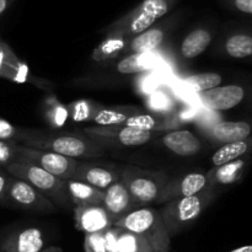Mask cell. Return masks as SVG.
<instances>
[{
  "label": "cell",
  "instance_id": "cell-43",
  "mask_svg": "<svg viewBox=\"0 0 252 252\" xmlns=\"http://www.w3.org/2000/svg\"><path fill=\"white\" fill-rule=\"evenodd\" d=\"M41 252H62L59 248H56V246H51V248L46 249V250H42Z\"/></svg>",
  "mask_w": 252,
  "mask_h": 252
},
{
  "label": "cell",
  "instance_id": "cell-15",
  "mask_svg": "<svg viewBox=\"0 0 252 252\" xmlns=\"http://www.w3.org/2000/svg\"><path fill=\"white\" fill-rule=\"evenodd\" d=\"M74 214L76 229L85 233V235L101 233L113 226V220L101 204L76 207Z\"/></svg>",
  "mask_w": 252,
  "mask_h": 252
},
{
  "label": "cell",
  "instance_id": "cell-1",
  "mask_svg": "<svg viewBox=\"0 0 252 252\" xmlns=\"http://www.w3.org/2000/svg\"><path fill=\"white\" fill-rule=\"evenodd\" d=\"M19 144L41 150L57 153L70 159H89L103 154V148L78 133H44L34 130H22L17 138Z\"/></svg>",
  "mask_w": 252,
  "mask_h": 252
},
{
  "label": "cell",
  "instance_id": "cell-11",
  "mask_svg": "<svg viewBox=\"0 0 252 252\" xmlns=\"http://www.w3.org/2000/svg\"><path fill=\"white\" fill-rule=\"evenodd\" d=\"M101 206L111 217L113 224L134 209L143 207L133 198L130 192L128 191L127 187L123 185L121 180L116 181L115 184H112L103 191V201Z\"/></svg>",
  "mask_w": 252,
  "mask_h": 252
},
{
  "label": "cell",
  "instance_id": "cell-9",
  "mask_svg": "<svg viewBox=\"0 0 252 252\" xmlns=\"http://www.w3.org/2000/svg\"><path fill=\"white\" fill-rule=\"evenodd\" d=\"M6 202L15 207L32 212H52L56 206L42 196L31 185L10 175L7 185Z\"/></svg>",
  "mask_w": 252,
  "mask_h": 252
},
{
  "label": "cell",
  "instance_id": "cell-18",
  "mask_svg": "<svg viewBox=\"0 0 252 252\" xmlns=\"http://www.w3.org/2000/svg\"><path fill=\"white\" fill-rule=\"evenodd\" d=\"M123 127L134 128L138 130L144 132H161V130H169L171 128H177L179 126L175 123L171 116H160V115H148V113H139V115L132 116L128 118L123 125Z\"/></svg>",
  "mask_w": 252,
  "mask_h": 252
},
{
  "label": "cell",
  "instance_id": "cell-34",
  "mask_svg": "<svg viewBox=\"0 0 252 252\" xmlns=\"http://www.w3.org/2000/svg\"><path fill=\"white\" fill-rule=\"evenodd\" d=\"M16 57L17 56L15 54V52L10 48L9 44L0 38V79H4L5 73H6L10 64L14 62V59L16 58Z\"/></svg>",
  "mask_w": 252,
  "mask_h": 252
},
{
  "label": "cell",
  "instance_id": "cell-40",
  "mask_svg": "<svg viewBox=\"0 0 252 252\" xmlns=\"http://www.w3.org/2000/svg\"><path fill=\"white\" fill-rule=\"evenodd\" d=\"M233 4L240 12L248 15L252 14V0H233Z\"/></svg>",
  "mask_w": 252,
  "mask_h": 252
},
{
  "label": "cell",
  "instance_id": "cell-8",
  "mask_svg": "<svg viewBox=\"0 0 252 252\" xmlns=\"http://www.w3.org/2000/svg\"><path fill=\"white\" fill-rule=\"evenodd\" d=\"M16 153L19 161L24 160V161L31 162L64 181L73 177V174L79 165V161L75 159H70V158L63 157V155L48 152V150L25 147L19 143L16 144Z\"/></svg>",
  "mask_w": 252,
  "mask_h": 252
},
{
  "label": "cell",
  "instance_id": "cell-21",
  "mask_svg": "<svg viewBox=\"0 0 252 252\" xmlns=\"http://www.w3.org/2000/svg\"><path fill=\"white\" fill-rule=\"evenodd\" d=\"M143 111L137 106H117V107H102L94 116L93 122L98 127L121 126L129 117L139 115Z\"/></svg>",
  "mask_w": 252,
  "mask_h": 252
},
{
  "label": "cell",
  "instance_id": "cell-10",
  "mask_svg": "<svg viewBox=\"0 0 252 252\" xmlns=\"http://www.w3.org/2000/svg\"><path fill=\"white\" fill-rule=\"evenodd\" d=\"M209 189L213 187L204 172H189L184 176L169 180L162 187L157 203H167L174 199L194 196Z\"/></svg>",
  "mask_w": 252,
  "mask_h": 252
},
{
  "label": "cell",
  "instance_id": "cell-32",
  "mask_svg": "<svg viewBox=\"0 0 252 252\" xmlns=\"http://www.w3.org/2000/svg\"><path fill=\"white\" fill-rule=\"evenodd\" d=\"M148 105H149V108H152L160 116H171L174 115V112H176L172 98L162 93L153 94L152 97L148 100Z\"/></svg>",
  "mask_w": 252,
  "mask_h": 252
},
{
  "label": "cell",
  "instance_id": "cell-16",
  "mask_svg": "<svg viewBox=\"0 0 252 252\" xmlns=\"http://www.w3.org/2000/svg\"><path fill=\"white\" fill-rule=\"evenodd\" d=\"M204 134L221 144L240 142L246 139L251 134V126L246 122H230L219 121L203 128Z\"/></svg>",
  "mask_w": 252,
  "mask_h": 252
},
{
  "label": "cell",
  "instance_id": "cell-12",
  "mask_svg": "<svg viewBox=\"0 0 252 252\" xmlns=\"http://www.w3.org/2000/svg\"><path fill=\"white\" fill-rule=\"evenodd\" d=\"M121 169L113 166L91 162H79L71 180L84 182L100 191H105L107 187L120 180Z\"/></svg>",
  "mask_w": 252,
  "mask_h": 252
},
{
  "label": "cell",
  "instance_id": "cell-36",
  "mask_svg": "<svg viewBox=\"0 0 252 252\" xmlns=\"http://www.w3.org/2000/svg\"><path fill=\"white\" fill-rule=\"evenodd\" d=\"M21 132L22 129L17 128L16 126L0 118V139L1 140H11V142L17 143V138L20 137Z\"/></svg>",
  "mask_w": 252,
  "mask_h": 252
},
{
  "label": "cell",
  "instance_id": "cell-30",
  "mask_svg": "<svg viewBox=\"0 0 252 252\" xmlns=\"http://www.w3.org/2000/svg\"><path fill=\"white\" fill-rule=\"evenodd\" d=\"M225 51L231 58H248L252 54V37L246 33H236L225 41Z\"/></svg>",
  "mask_w": 252,
  "mask_h": 252
},
{
  "label": "cell",
  "instance_id": "cell-7",
  "mask_svg": "<svg viewBox=\"0 0 252 252\" xmlns=\"http://www.w3.org/2000/svg\"><path fill=\"white\" fill-rule=\"evenodd\" d=\"M83 134L90 138L101 148H130L140 147L157 137L155 133L138 130L123 126L111 127H88L81 130Z\"/></svg>",
  "mask_w": 252,
  "mask_h": 252
},
{
  "label": "cell",
  "instance_id": "cell-25",
  "mask_svg": "<svg viewBox=\"0 0 252 252\" xmlns=\"http://www.w3.org/2000/svg\"><path fill=\"white\" fill-rule=\"evenodd\" d=\"M251 138H246V139L240 140V142L228 143V144H223L212 157V164L213 166H221L224 164L234 161L236 159H240L241 157L249 152L251 147Z\"/></svg>",
  "mask_w": 252,
  "mask_h": 252
},
{
  "label": "cell",
  "instance_id": "cell-27",
  "mask_svg": "<svg viewBox=\"0 0 252 252\" xmlns=\"http://www.w3.org/2000/svg\"><path fill=\"white\" fill-rule=\"evenodd\" d=\"M46 105V121L53 129H61L66 125L69 120V112L66 105H63L61 101L57 98V96H48L44 101Z\"/></svg>",
  "mask_w": 252,
  "mask_h": 252
},
{
  "label": "cell",
  "instance_id": "cell-35",
  "mask_svg": "<svg viewBox=\"0 0 252 252\" xmlns=\"http://www.w3.org/2000/svg\"><path fill=\"white\" fill-rule=\"evenodd\" d=\"M84 249H85V252H106L103 231L88 234L84 240Z\"/></svg>",
  "mask_w": 252,
  "mask_h": 252
},
{
  "label": "cell",
  "instance_id": "cell-29",
  "mask_svg": "<svg viewBox=\"0 0 252 252\" xmlns=\"http://www.w3.org/2000/svg\"><path fill=\"white\" fill-rule=\"evenodd\" d=\"M221 76L217 73H201L189 75L182 80L184 86H186L189 91L196 94H201L203 91L211 90L220 85Z\"/></svg>",
  "mask_w": 252,
  "mask_h": 252
},
{
  "label": "cell",
  "instance_id": "cell-44",
  "mask_svg": "<svg viewBox=\"0 0 252 252\" xmlns=\"http://www.w3.org/2000/svg\"><path fill=\"white\" fill-rule=\"evenodd\" d=\"M153 252H157V251H153Z\"/></svg>",
  "mask_w": 252,
  "mask_h": 252
},
{
  "label": "cell",
  "instance_id": "cell-41",
  "mask_svg": "<svg viewBox=\"0 0 252 252\" xmlns=\"http://www.w3.org/2000/svg\"><path fill=\"white\" fill-rule=\"evenodd\" d=\"M230 252H252V246L251 245L241 246V248L235 249V250H231Z\"/></svg>",
  "mask_w": 252,
  "mask_h": 252
},
{
  "label": "cell",
  "instance_id": "cell-20",
  "mask_svg": "<svg viewBox=\"0 0 252 252\" xmlns=\"http://www.w3.org/2000/svg\"><path fill=\"white\" fill-rule=\"evenodd\" d=\"M66 192L71 203L76 207L97 206L103 201V191L95 189L84 182L75 180H65Z\"/></svg>",
  "mask_w": 252,
  "mask_h": 252
},
{
  "label": "cell",
  "instance_id": "cell-33",
  "mask_svg": "<svg viewBox=\"0 0 252 252\" xmlns=\"http://www.w3.org/2000/svg\"><path fill=\"white\" fill-rule=\"evenodd\" d=\"M16 142L0 139V166L4 167L12 162L19 161L16 153Z\"/></svg>",
  "mask_w": 252,
  "mask_h": 252
},
{
  "label": "cell",
  "instance_id": "cell-17",
  "mask_svg": "<svg viewBox=\"0 0 252 252\" xmlns=\"http://www.w3.org/2000/svg\"><path fill=\"white\" fill-rule=\"evenodd\" d=\"M165 148L180 157H192L202 149V143L189 130H172L160 138Z\"/></svg>",
  "mask_w": 252,
  "mask_h": 252
},
{
  "label": "cell",
  "instance_id": "cell-24",
  "mask_svg": "<svg viewBox=\"0 0 252 252\" xmlns=\"http://www.w3.org/2000/svg\"><path fill=\"white\" fill-rule=\"evenodd\" d=\"M129 39L123 37L122 34L111 32L105 39L94 49L93 59L95 62H105L117 57L121 52L126 51Z\"/></svg>",
  "mask_w": 252,
  "mask_h": 252
},
{
  "label": "cell",
  "instance_id": "cell-37",
  "mask_svg": "<svg viewBox=\"0 0 252 252\" xmlns=\"http://www.w3.org/2000/svg\"><path fill=\"white\" fill-rule=\"evenodd\" d=\"M121 229L117 226H111L103 231L106 252H118V235Z\"/></svg>",
  "mask_w": 252,
  "mask_h": 252
},
{
  "label": "cell",
  "instance_id": "cell-39",
  "mask_svg": "<svg viewBox=\"0 0 252 252\" xmlns=\"http://www.w3.org/2000/svg\"><path fill=\"white\" fill-rule=\"evenodd\" d=\"M10 175L4 170V167L0 166V204H6V193L7 185H9Z\"/></svg>",
  "mask_w": 252,
  "mask_h": 252
},
{
  "label": "cell",
  "instance_id": "cell-14",
  "mask_svg": "<svg viewBox=\"0 0 252 252\" xmlns=\"http://www.w3.org/2000/svg\"><path fill=\"white\" fill-rule=\"evenodd\" d=\"M43 248L44 234L36 226L14 231L0 243V252H41Z\"/></svg>",
  "mask_w": 252,
  "mask_h": 252
},
{
  "label": "cell",
  "instance_id": "cell-42",
  "mask_svg": "<svg viewBox=\"0 0 252 252\" xmlns=\"http://www.w3.org/2000/svg\"><path fill=\"white\" fill-rule=\"evenodd\" d=\"M9 4H10V0H0V15L7 9Z\"/></svg>",
  "mask_w": 252,
  "mask_h": 252
},
{
  "label": "cell",
  "instance_id": "cell-2",
  "mask_svg": "<svg viewBox=\"0 0 252 252\" xmlns=\"http://www.w3.org/2000/svg\"><path fill=\"white\" fill-rule=\"evenodd\" d=\"M113 226L144 238L157 252H169L171 236L165 228L164 220L158 211L150 207H139L115 221Z\"/></svg>",
  "mask_w": 252,
  "mask_h": 252
},
{
  "label": "cell",
  "instance_id": "cell-3",
  "mask_svg": "<svg viewBox=\"0 0 252 252\" xmlns=\"http://www.w3.org/2000/svg\"><path fill=\"white\" fill-rule=\"evenodd\" d=\"M4 170L11 176L31 185L42 196L49 199L54 206L64 208L71 203L68 192H66L65 181L53 176L31 162L20 160V161L4 166Z\"/></svg>",
  "mask_w": 252,
  "mask_h": 252
},
{
  "label": "cell",
  "instance_id": "cell-31",
  "mask_svg": "<svg viewBox=\"0 0 252 252\" xmlns=\"http://www.w3.org/2000/svg\"><path fill=\"white\" fill-rule=\"evenodd\" d=\"M154 250L144 238L121 229L118 235V252H153Z\"/></svg>",
  "mask_w": 252,
  "mask_h": 252
},
{
  "label": "cell",
  "instance_id": "cell-5",
  "mask_svg": "<svg viewBox=\"0 0 252 252\" xmlns=\"http://www.w3.org/2000/svg\"><path fill=\"white\" fill-rule=\"evenodd\" d=\"M174 1L175 0H143L132 11L113 22L108 27L107 32H116L130 39L150 29L155 21L166 15L174 5Z\"/></svg>",
  "mask_w": 252,
  "mask_h": 252
},
{
  "label": "cell",
  "instance_id": "cell-22",
  "mask_svg": "<svg viewBox=\"0 0 252 252\" xmlns=\"http://www.w3.org/2000/svg\"><path fill=\"white\" fill-rule=\"evenodd\" d=\"M166 32L160 27L145 30L142 33L132 37L128 41L126 49L132 53H152L159 48L165 41Z\"/></svg>",
  "mask_w": 252,
  "mask_h": 252
},
{
  "label": "cell",
  "instance_id": "cell-38",
  "mask_svg": "<svg viewBox=\"0 0 252 252\" xmlns=\"http://www.w3.org/2000/svg\"><path fill=\"white\" fill-rule=\"evenodd\" d=\"M172 118H174L175 123H176L177 126H180L181 123L191 122V121L198 118V112H197L196 108L193 107H185L179 110L177 112H174Z\"/></svg>",
  "mask_w": 252,
  "mask_h": 252
},
{
  "label": "cell",
  "instance_id": "cell-23",
  "mask_svg": "<svg viewBox=\"0 0 252 252\" xmlns=\"http://www.w3.org/2000/svg\"><path fill=\"white\" fill-rule=\"evenodd\" d=\"M212 42V33L206 29H196L189 32L181 43V54L184 58L192 59L203 53Z\"/></svg>",
  "mask_w": 252,
  "mask_h": 252
},
{
  "label": "cell",
  "instance_id": "cell-26",
  "mask_svg": "<svg viewBox=\"0 0 252 252\" xmlns=\"http://www.w3.org/2000/svg\"><path fill=\"white\" fill-rule=\"evenodd\" d=\"M152 53H133L132 56L126 57L118 62L117 70L122 74H137L149 70L157 58Z\"/></svg>",
  "mask_w": 252,
  "mask_h": 252
},
{
  "label": "cell",
  "instance_id": "cell-4",
  "mask_svg": "<svg viewBox=\"0 0 252 252\" xmlns=\"http://www.w3.org/2000/svg\"><path fill=\"white\" fill-rule=\"evenodd\" d=\"M216 197L217 193L213 189H209L194 196L184 197L165 203L159 213L169 235L174 236L193 223Z\"/></svg>",
  "mask_w": 252,
  "mask_h": 252
},
{
  "label": "cell",
  "instance_id": "cell-13",
  "mask_svg": "<svg viewBox=\"0 0 252 252\" xmlns=\"http://www.w3.org/2000/svg\"><path fill=\"white\" fill-rule=\"evenodd\" d=\"M202 105L209 111L220 112L236 107L245 97V90L239 85L217 86L198 94Z\"/></svg>",
  "mask_w": 252,
  "mask_h": 252
},
{
  "label": "cell",
  "instance_id": "cell-19",
  "mask_svg": "<svg viewBox=\"0 0 252 252\" xmlns=\"http://www.w3.org/2000/svg\"><path fill=\"white\" fill-rule=\"evenodd\" d=\"M248 161L244 159H236L234 161L224 164L221 166H216L207 172L211 186H226L238 182L243 177Z\"/></svg>",
  "mask_w": 252,
  "mask_h": 252
},
{
  "label": "cell",
  "instance_id": "cell-28",
  "mask_svg": "<svg viewBox=\"0 0 252 252\" xmlns=\"http://www.w3.org/2000/svg\"><path fill=\"white\" fill-rule=\"evenodd\" d=\"M102 105L97 102H94L90 100H76L66 105L69 112V118L74 122H93L94 116L96 115Z\"/></svg>",
  "mask_w": 252,
  "mask_h": 252
},
{
  "label": "cell",
  "instance_id": "cell-6",
  "mask_svg": "<svg viewBox=\"0 0 252 252\" xmlns=\"http://www.w3.org/2000/svg\"><path fill=\"white\" fill-rule=\"evenodd\" d=\"M120 180L140 206H147L157 202L162 187L170 179L164 172L128 165L121 169Z\"/></svg>",
  "mask_w": 252,
  "mask_h": 252
}]
</instances>
